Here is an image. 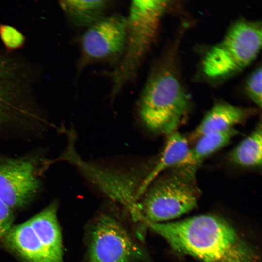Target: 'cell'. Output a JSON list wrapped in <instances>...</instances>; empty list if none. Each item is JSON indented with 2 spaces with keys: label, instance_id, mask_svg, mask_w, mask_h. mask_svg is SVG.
I'll return each instance as SVG.
<instances>
[{
  "label": "cell",
  "instance_id": "obj_3",
  "mask_svg": "<svg viewBox=\"0 0 262 262\" xmlns=\"http://www.w3.org/2000/svg\"><path fill=\"white\" fill-rule=\"evenodd\" d=\"M168 3L160 0H135L131 2L126 17V39L122 58L110 74L114 95L136 74L155 38Z\"/></svg>",
  "mask_w": 262,
  "mask_h": 262
},
{
  "label": "cell",
  "instance_id": "obj_13",
  "mask_svg": "<svg viewBox=\"0 0 262 262\" xmlns=\"http://www.w3.org/2000/svg\"><path fill=\"white\" fill-rule=\"evenodd\" d=\"M57 203L49 204L28 221L55 262H63L62 238L57 216Z\"/></svg>",
  "mask_w": 262,
  "mask_h": 262
},
{
  "label": "cell",
  "instance_id": "obj_16",
  "mask_svg": "<svg viewBox=\"0 0 262 262\" xmlns=\"http://www.w3.org/2000/svg\"><path fill=\"white\" fill-rule=\"evenodd\" d=\"M229 159L244 168L261 167L262 163V128L258 124L254 130L229 152Z\"/></svg>",
  "mask_w": 262,
  "mask_h": 262
},
{
  "label": "cell",
  "instance_id": "obj_17",
  "mask_svg": "<svg viewBox=\"0 0 262 262\" xmlns=\"http://www.w3.org/2000/svg\"><path fill=\"white\" fill-rule=\"evenodd\" d=\"M0 38L8 53L20 49L26 41L25 36L18 30L11 25L0 23Z\"/></svg>",
  "mask_w": 262,
  "mask_h": 262
},
{
  "label": "cell",
  "instance_id": "obj_11",
  "mask_svg": "<svg viewBox=\"0 0 262 262\" xmlns=\"http://www.w3.org/2000/svg\"><path fill=\"white\" fill-rule=\"evenodd\" d=\"M248 113L246 109L229 103H217L204 115L188 141L195 142L203 135L234 128L246 120Z\"/></svg>",
  "mask_w": 262,
  "mask_h": 262
},
{
  "label": "cell",
  "instance_id": "obj_4",
  "mask_svg": "<svg viewBox=\"0 0 262 262\" xmlns=\"http://www.w3.org/2000/svg\"><path fill=\"white\" fill-rule=\"evenodd\" d=\"M155 179L138 202L139 219L147 224L166 222L190 212L197 205L200 192L196 177L176 169Z\"/></svg>",
  "mask_w": 262,
  "mask_h": 262
},
{
  "label": "cell",
  "instance_id": "obj_6",
  "mask_svg": "<svg viewBox=\"0 0 262 262\" xmlns=\"http://www.w3.org/2000/svg\"><path fill=\"white\" fill-rule=\"evenodd\" d=\"M146 257V251L115 217L103 214L93 222L87 262H136Z\"/></svg>",
  "mask_w": 262,
  "mask_h": 262
},
{
  "label": "cell",
  "instance_id": "obj_10",
  "mask_svg": "<svg viewBox=\"0 0 262 262\" xmlns=\"http://www.w3.org/2000/svg\"><path fill=\"white\" fill-rule=\"evenodd\" d=\"M238 132L232 128L200 136L195 142L193 147L189 148L184 159L173 168L196 177L197 169L204 161L227 146Z\"/></svg>",
  "mask_w": 262,
  "mask_h": 262
},
{
  "label": "cell",
  "instance_id": "obj_14",
  "mask_svg": "<svg viewBox=\"0 0 262 262\" xmlns=\"http://www.w3.org/2000/svg\"><path fill=\"white\" fill-rule=\"evenodd\" d=\"M189 148L188 139L184 135L177 131L169 134L157 163L144 179L141 187L142 195L162 174L179 164L186 156Z\"/></svg>",
  "mask_w": 262,
  "mask_h": 262
},
{
  "label": "cell",
  "instance_id": "obj_12",
  "mask_svg": "<svg viewBox=\"0 0 262 262\" xmlns=\"http://www.w3.org/2000/svg\"><path fill=\"white\" fill-rule=\"evenodd\" d=\"M4 239L9 247L29 262H55L28 220L12 226Z\"/></svg>",
  "mask_w": 262,
  "mask_h": 262
},
{
  "label": "cell",
  "instance_id": "obj_15",
  "mask_svg": "<svg viewBox=\"0 0 262 262\" xmlns=\"http://www.w3.org/2000/svg\"><path fill=\"white\" fill-rule=\"evenodd\" d=\"M105 0H69L60 2L64 11L77 26H90L104 16L109 5Z\"/></svg>",
  "mask_w": 262,
  "mask_h": 262
},
{
  "label": "cell",
  "instance_id": "obj_19",
  "mask_svg": "<svg viewBox=\"0 0 262 262\" xmlns=\"http://www.w3.org/2000/svg\"><path fill=\"white\" fill-rule=\"evenodd\" d=\"M13 220L12 209L0 199V240L4 238L12 227Z\"/></svg>",
  "mask_w": 262,
  "mask_h": 262
},
{
  "label": "cell",
  "instance_id": "obj_9",
  "mask_svg": "<svg viewBox=\"0 0 262 262\" xmlns=\"http://www.w3.org/2000/svg\"><path fill=\"white\" fill-rule=\"evenodd\" d=\"M75 165L110 198L127 208L134 219L138 218L137 205L142 183L127 173L109 170L78 158Z\"/></svg>",
  "mask_w": 262,
  "mask_h": 262
},
{
  "label": "cell",
  "instance_id": "obj_18",
  "mask_svg": "<svg viewBox=\"0 0 262 262\" xmlns=\"http://www.w3.org/2000/svg\"><path fill=\"white\" fill-rule=\"evenodd\" d=\"M262 68H257L248 78L246 90L250 99L260 108L262 107Z\"/></svg>",
  "mask_w": 262,
  "mask_h": 262
},
{
  "label": "cell",
  "instance_id": "obj_1",
  "mask_svg": "<svg viewBox=\"0 0 262 262\" xmlns=\"http://www.w3.org/2000/svg\"><path fill=\"white\" fill-rule=\"evenodd\" d=\"M147 225L173 251L202 262H261L258 251L229 222L213 214Z\"/></svg>",
  "mask_w": 262,
  "mask_h": 262
},
{
  "label": "cell",
  "instance_id": "obj_8",
  "mask_svg": "<svg viewBox=\"0 0 262 262\" xmlns=\"http://www.w3.org/2000/svg\"><path fill=\"white\" fill-rule=\"evenodd\" d=\"M126 33V18L118 15L103 17L88 27L82 37L83 59L89 62L123 54Z\"/></svg>",
  "mask_w": 262,
  "mask_h": 262
},
{
  "label": "cell",
  "instance_id": "obj_2",
  "mask_svg": "<svg viewBox=\"0 0 262 262\" xmlns=\"http://www.w3.org/2000/svg\"><path fill=\"white\" fill-rule=\"evenodd\" d=\"M190 97L173 71L159 67L150 75L143 89L139 112L146 126L156 133L169 135L186 116Z\"/></svg>",
  "mask_w": 262,
  "mask_h": 262
},
{
  "label": "cell",
  "instance_id": "obj_5",
  "mask_svg": "<svg viewBox=\"0 0 262 262\" xmlns=\"http://www.w3.org/2000/svg\"><path fill=\"white\" fill-rule=\"evenodd\" d=\"M261 46V24L239 21L206 53L202 62L203 72L213 79L238 72L255 59Z\"/></svg>",
  "mask_w": 262,
  "mask_h": 262
},
{
  "label": "cell",
  "instance_id": "obj_7",
  "mask_svg": "<svg viewBox=\"0 0 262 262\" xmlns=\"http://www.w3.org/2000/svg\"><path fill=\"white\" fill-rule=\"evenodd\" d=\"M44 162L37 155L12 157L0 153V199L12 209L32 201L41 187Z\"/></svg>",
  "mask_w": 262,
  "mask_h": 262
}]
</instances>
